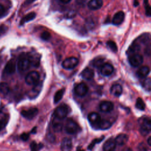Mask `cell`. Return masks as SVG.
Returning <instances> with one entry per match:
<instances>
[{"instance_id": "obj_16", "label": "cell", "mask_w": 151, "mask_h": 151, "mask_svg": "<svg viewBox=\"0 0 151 151\" xmlns=\"http://www.w3.org/2000/svg\"><path fill=\"white\" fill-rule=\"evenodd\" d=\"M103 4V0H90L88 2V7L92 10H97L100 9Z\"/></svg>"}, {"instance_id": "obj_33", "label": "cell", "mask_w": 151, "mask_h": 151, "mask_svg": "<svg viewBox=\"0 0 151 151\" xmlns=\"http://www.w3.org/2000/svg\"><path fill=\"white\" fill-rule=\"evenodd\" d=\"M107 44L108 45V47L113 51H116L117 50V47L116 44V43L114 41H109L107 42Z\"/></svg>"}, {"instance_id": "obj_22", "label": "cell", "mask_w": 151, "mask_h": 151, "mask_svg": "<svg viewBox=\"0 0 151 151\" xmlns=\"http://www.w3.org/2000/svg\"><path fill=\"white\" fill-rule=\"evenodd\" d=\"M111 126V122L106 119H103V120H100V121L99 122V123L97 124V126L103 130H105V129H107L109 128L110 127V126Z\"/></svg>"}, {"instance_id": "obj_17", "label": "cell", "mask_w": 151, "mask_h": 151, "mask_svg": "<svg viewBox=\"0 0 151 151\" xmlns=\"http://www.w3.org/2000/svg\"><path fill=\"white\" fill-rule=\"evenodd\" d=\"M88 121L93 124L97 125L101 120L100 115L96 112H91L88 115Z\"/></svg>"}, {"instance_id": "obj_28", "label": "cell", "mask_w": 151, "mask_h": 151, "mask_svg": "<svg viewBox=\"0 0 151 151\" xmlns=\"http://www.w3.org/2000/svg\"><path fill=\"white\" fill-rule=\"evenodd\" d=\"M9 91V87L7 83H0V92L3 94H7Z\"/></svg>"}, {"instance_id": "obj_37", "label": "cell", "mask_w": 151, "mask_h": 151, "mask_svg": "<svg viewBox=\"0 0 151 151\" xmlns=\"http://www.w3.org/2000/svg\"><path fill=\"white\" fill-rule=\"evenodd\" d=\"M5 12V8L3 5L0 4V17L2 16Z\"/></svg>"}, {"instance_id": "obj_41", "label": "cell", "mask_w": 151, "mask_h": 151, "mask_svg": "<svg viewBox=\"0 0 151 151\" xmlns=\"http://www.w3.org/2000/svg\"><path fill=\"white\" fill-rule=\"evenodd\" d=\"M138 5H139V2H138V1H137V0H134V5L135 6H137Z\"/></svg>"}, {"instance_id": "obj_2", "label": "cell", "mask_w": 151, "mask_h": 151, "mask_svg": "<svg viewBox=\"0 0 151 151\" xmlns=\"http://www.w3.org/2000/svg\"><path fill=\"white\" fill-rule=\"evenodd\" d=\"M79 126L77 123L73 119H68L65 125V131L70 134H74L77 133L79 130Z\"/></svg>"}, {"instance_id": "obj_1", "label": "cell", "mask_w": 151, "mask_h": 151, "mask_svg": "<svg viewBox=\"0 0 151 151\" xmlns=\"http://www.w3.org/2000/svg\"><path fill=\"white\" fill-rule=\"evenodd\" d=\"M31 61L29 58L26 54H22L17 63V68L19 72H24L28 70L31 65Z\"/></svg>"}, {"instance_id": "obj_29", "label": "cell", "mask_w": 151, "mask_h": 151, "mask_svg": "<svg viewBox=\"0 0 151 151\" xmlns=\"http://www.w3.org/2000/svg\"><path fill=\"white\" fill-rule=\"evenodd\" d=\"M136 107L140 110H143L145 109V104L142 99L139 97L136 100Z\"/></svg>"}, {"instance_id": "obj_42", "label": "cell", "mask_w": 151, "mask_h": 151, "mask_svg": "<svg viewBox=\"0 0 151 151\" xmlns=\"http://www.w3.org/2000/svg\"><path fill=\"white\" fill-rule=\"evenodd\" d=\"M147 143H148V144H149L150 146H151V136L148 138V139H147Z\"/></svg>"}, {"instance_id": "obj_14", "label": "cell", "mask_w": 151, "mask_h": 151, "mask_svg": "<svg viewBox=\"0 0 151 151\" xmlns=\"http://www.w3.org/2000/svg\"><path fill=\"white\" fill-rule=\"evenodd\" d=\"M72 149V141L68 137H65L63 139L61 144V151H71Z\"/></svg>"}, {"instance_id": "obj_15", "label": "cell", "mask_w": 151, "mask_h": 151, "mask_svg": "<svg viewBox=\"0 0 151 151\" xmlns=\"http://www.w3.org/2000/svg\"><path fill=\"white\" fill-rule=\"evenodd\" d=\"M124 18V14L123 11H119L116 13L113 18V24L116 25L121 24Z\"/></svg>"}, {"instance_id": "obj_34", "label": "cell", "mask_w": 151, "mask_h": 151, "mask_svg": "<svg viewBox=\"0 0 151 151\" xmlns=\"http://www.w3.org/2000/svg\"><path fill=\"white\" fill-rule=\"evenodd\" d=\"M41 37L42 40L47 41L48 40H49L51 37V35L50 34V32H48V31H44L43 32L41 35Z\"/></svg>"}, {"instance_id": "obj_39", "label": "cell", "mask_w": 151, "mask_h": 151, "mask_svg": "<svg viewBox=\"0 0 151 151\" xmlns=\"http://www.w3.org/2000/svg\"><path fill=\"white\" fill-rule=\"evenodd\" d=\"M71 0H60V1L64 4H67L70 2Z\"/></svg>"}, {"instance_id": "obj_19", "label": "cell", "mask_w": 151, "mask_h": 151, "mask_svg": "<svg viewBox=\"0 0 151 151\" xmlns=\"http://www.w3.org/2000/svg\"><path fill=\"white\" fill-rule=\"evenodd\" d=\"M127 140H128V136H127V135H126V134H124V133L119 134L115 139L116 144L118 145H120V146H122V145H124V144H126L127 143Z\"/></svg>"}, {"instance_id": "obj_3", "label": "cell", "mask_w": 151, "mask_h": 151, "mask_svg": "<svg viewBox=\"0 0 151 151\" xmlns=\"http://www.w3.org/2000/svg\"><path fill=\"white\" fill-rule=\"evenodd\" d=\"M68 107L66 104H62L57 107L54 112L55 118L60 120L64 119L68 114Z\"/></svg>"}, {"instance_id": "obj_23", "label": "cell", "mask_w": 151, "mask_h": 151, "mask_svg": "<svg viewBox=\"0 0 151 151\" xmlns=\"http://www.w3.org/2000/svg\"><path fill=\"white\" fill-rule=\"evenodd\" d=\"M35 15H36V14L34 12H32L27 14L21 19L20 21V24L23 25L24 23L32 20L35 17Z\"/></svg>"}, {"instance_id": "obj_24", "label": "cell", "mask_w": 151, "mask_h": 151, "mask_svg": "<svg viewBox=\"0 0 151 151\" xmlns=\"http://www.w3.org/2000/svg\"><path fill=\"white\" fill-rule=\"evenodd\" d=\"M57 119V118H56ZM57 120H54L52 123V128L54 132H60L63 129V124L59 122L60 119H57Z\"/></svg>"}, {"instance_id": "obj_8", "label": "cell", "mask_w": 151, "mask_h": 151, "mask_svg": "<svg viewBox=\"0 0 151 151\" xmlns=\"http://www.w3.org/2000/svg\"><path fill=\"white\" fill-rule=\"evenodd\" d=\"M74 92L78 96L83 97L88 92V87L85 83H80L75 87Z\"/></svg>"}, {"instance_id": "obj_27", "label": "cell", "mask_w": 151, "mask_h": 151, "mask_svg": "<svg viewBox=\"0 0 151 151\" xmlns=\"http://www.w3.org/2000/svg\"><path fill=\"white\" fill-rule=\"evenodd\" d=\"M8 122V116L5 114L0 119V130L4 129Z\"/></svg>"}, {"instance_id": "obj_26", "label": "cell", "mask_w": 151, "mask_h": 151, "mask_svg": "<svg viewBox=\"0 0 151 151\" xmlns=\"http://www.w3.org/2000/svg\"><path fill=\"white\" fill-rule=\"evenodd\" d=\"M64 93V89H61L55 93L54 97V102L55 103H57L61 100V99L63 96Z\"/></svg>"}, {"instance_id": "obj_12", "label": "cell", "mask_w": 151, "mask_h": 151, "mask_svg": "<svg viewBox=\"0 0 151 151\" xmlns=\"http://www.w3.org/2000/svg\"><path fill=\"white\" fill-rule=\"evenodd\" d=\"M16 70V64L13 60H9L5 66L4 73L6 75L13 74Z\"/></svg>"}, {"instance_id": "obj_5", "label": "cell", "mask_w": 151, "mask_h": 151, "mask_svg": "<svg viewBox=\"0 0 151 151\" xmlns=\"http://www.w3.org/2000/svg\"><path fill=\"white\" fill-rule=\"evenodd\" d=\"M40 75L38 72L32 71L29 72L25 77V82L28 85H35L38 83Z\"/></svg>"}, {"instance_id": "obj_6", "label": "cell", "mask_w": 151, "mask_h": 151, "mask_svg": "<svg viewBox=\"0 0 151 151\" xmlns=\"http://www.w3.org/2000/svg\"><path fill=\"white\" fill-rule=\"evenodd\" d=\"M78 64V60L75 57H70L65 59L63 63L62 66L65 69H73L76 67Z\"/></svg>"}, {"instance_id": "obj_38", "label": "cell", "mask_w": 151, "mask_h": 151, "mask_svg": "<svg viewBox=\"0 0 151 151\" xmlns=\"http://www.w3.org/2000/svg\"><path fill=\"white\" fill-rule=\"evenodd\" d=\"M35 1H36V0H27V1H25V4H29L32 3V2H34Z\"/></svg>"}, {"instance_id": "obj_13", "label": "cell", "mask_w": 151, "mask_h": 151, "mask_svg": "<svg viewBox=\"0 0 151 151\" xmlns=\"http://www.w3.org/2000/svg\"><path fill=\"white\" fill-rule=\"evenodd\" d=\"M116 143L115 139L113 138H110L107 140L103 145V149L104 151H114L116 148Z\"/></svg>"}, {"instance_id": "obj_25", "label": "cell", "mask_w": 151, "mask_h": 151, "mask_svg": "<svg viewBox=\"0 0 151 151\" xmlns=\"http://www.w3.org/2000/svg\"><path fill=\"white\" fill-rule=\"evenodd\" d=\"M143 88L148 91H151V78H145L142 83Z\"/></svg>"}, {"instance_id": "obj_32", "label": "cell", "mask_w": 151, "mask_h": 151, "mask_svg": "<svg viewBox=\"0 0 151 151\" xmlns=\"http://www.w3.org/2000/svg\"><path fill=\"white\" fill-rule=\"evenodd\" d=\"M144 4H145L146 15L147 17H151V6L149 4L148 0H144Z\"/></svg>"}, {"instance_id": "obj_10", "label": "cell", "mask_w": 151, "mask_h": 151, "mask_svg": "<svg viewBox=\"0 0 151 151\" xmlns=\"http://www.w3.org/2000/svg\"><path fill=\"white\" fill-rule=\"evenodd\" d=\"M114 71L113 66L109 63L104 64L100 68V72L103 76H109Z\"/></svg>"}, {"instance_id": "obj_21", "label": "cell", "mask_w": 151, "mask_h": 151, "mask_svg": "<svg viewBox=\"0 0 151 151\" xmlns=\"http://www.w3.org/2000/svg\"><path fill=\"white\" fill-rule=\"evenodd\" d=\"M122 87L119 84H113L110 88V93L115 96H119L122 93Z\"/></svg>"}, {"instance_id": "obj_20", "label": "cell", "mask_w": 151, "mask_h": 151, "mask_svg": "<svg viewBox=\"0 0 151 151\" xmlns=\"http://www.w3.org/2000/svg\"><path fill=\"white\" fill-rule=\"evenodd\" d=\"M150 69L147 66H142L137 71V76L139 78H145L149 73Z\"/></svg>"}, {"instance_id": "obj_30", "label": "cell", "mask_w": 151, "mask_h": 151, "mask_svg": "<svg viewBox=\"0 0 151 151\" xmlns=\"http://www.w3.org/2000/svg\"><path fill=\"white\" fill-rule=\"evenodd\" d=\"M43 147V145L41 143L37 144L35 141H33L30 144V149L31 151H38Z\"/></svg>"}, {"instance_id": "obj_4", "label": "cell", "mask_w": 151, "mask_h": 151, "mask_svg": "<svg viewBox=\"0 0 151 151\" xmlns=\"http://www.w3.org/2000/svg\"><path fill=\"white\" fill-rule=\"evenodd\" d=\"M140 131L142 134L146 135L151 131V119L149 118H143L140 122Z\"/></svg>"}, {"instance_id": "obj_11", "label": "cell", "mask_w": 151, "mask_h": 151, "mask_svg": "<svg viewBox=\"0 0 151 151\" xmlns=\"http://www.w3.org/2000/svg\"><path fill=\"white\" fill-rule=\"evenodd\" d=\"M114 107V105L112 102L110 101H103L100 103L99 108L100 110L105 113L111 111Z\"/></svg>"}, {"instance_id": "obj_40", "label": "cell", "mask_w": 151, "mask_h": 151, "mask_svg": "<svg viewBox=\"0 0 151 151\" xmlns=\"http://www.w3.org/2000/svg\"><path fill=\"white\" fill-rule=\"evenodd\" d=\"M86 1V0H77V2L78 4H83Z\"/></svg>"}, {"instance_id": "obj_7", "label": "cell", "mask_w": 151, "mask_h": 151, "mask_svg": "<svg viewBox=\"0 0 151 151\" xmlns=\"http://www.w3.org/2000/svg\"><path fill=\"white\" fill-rule=\"evenodd\" d=\"M129 62L130 64L134 67L139 66L143 63V57L138 54H132L129 57Z\"/></svg>"}, {"instance_id": "obj_35", "label": "cell", "mask_w": 151, "mask_h": 151, "mask_svg": "<svg viewBox=\"0 0 151 151\" xmlns=\"http://www.w3.org/2000/svg\"><path fill=\"white\" fill-rule=\"evenodd\" d=\"M104 137H102L101 138H100V139H95V140H94L92 142H91V143L88 146V149H91L93 147V146H94V145L96 143H99V142H100L101 140H103V139Z\"/></svg>"}, {"instance_id": "obj_44", "label": "cell", "mask_w": 151, "mask_h": 151, "mask_svg": "<svg viewBox=\"0 0 151 151\" xmlns=\"http://www.w3.org/2000/svg\"><path fill=\"white\" fill-rule=\"evenodd\" d=\"M17 151H18V150H17Z\"/></svg>"}, {"instance_id": "obj_43", "label": "cell", "mask_w": 151, "mask_h": 151, "mask_svg": "<svg viewBox=\"0 0 151 151\" xmlns=\"http://www.w3.org/2000/svg\"><path fill=\"white\" fill-rule=\"evenodd\" d=\"M77 151H84L83 149H82L81 147H78L77 148Z\"/></svg>"}, {"instance_id": "obj_31", "label": "cell", "mask_w": 151, "mask_h": 151, "mask_svg": "<svg viewBox=\"0 0 151 151\" xmlns=\"http://www.w3.org/2000/svg\"><path fill=\"white\" fill-rule=\"evenodd\" d=\"M93 65L95 67H101L104 64V60L103 58H96L93 61Z\"/></svg>"}, {"instance_id": "obj_36", "label": "cell", "mask_w": 151, "mask_h": 151, "mask_svg": "<svg viewBox=\"0 0 151 151\" xmlns=\"http://www.w3.org/2000/svg\"><path fill=\"white\" fill-rule=\"evenodd\" d=\"M20 137L23 141H27L29 139V134L28 133H24L21 135Z\"/></svg>"}, {"instance_id": "obj_9", "label": "cell", "mask_w": 151, "mask_h": 151, "mask_svg": "<svg viewBox=\"0 0 151 151\" xmlns=\"http://www.w3.org/2000/svg\"><path fill=\"white\" fill-rule=\"evenodd\" d=\"M38 110L37 108L32 107L28 110H24L21 111V114L26 119H32L37 116V114H38Z\"/></svg>"}, {"instance_id": "obj_18", "label": "cell", "mask_w": 151, "mask_h": 151, "mask_svg": "<svg viewBox=\"0 0 151 151\" xmlns=\"http://www.w3.org/2000/svg\"><path fill=\"white\" fill-rule=\"evenodd\" d=\"M81 75L84 79L90 80H91L94 77V71L90 68H86L83 70Z\"/></svg>"}]
</instances>
